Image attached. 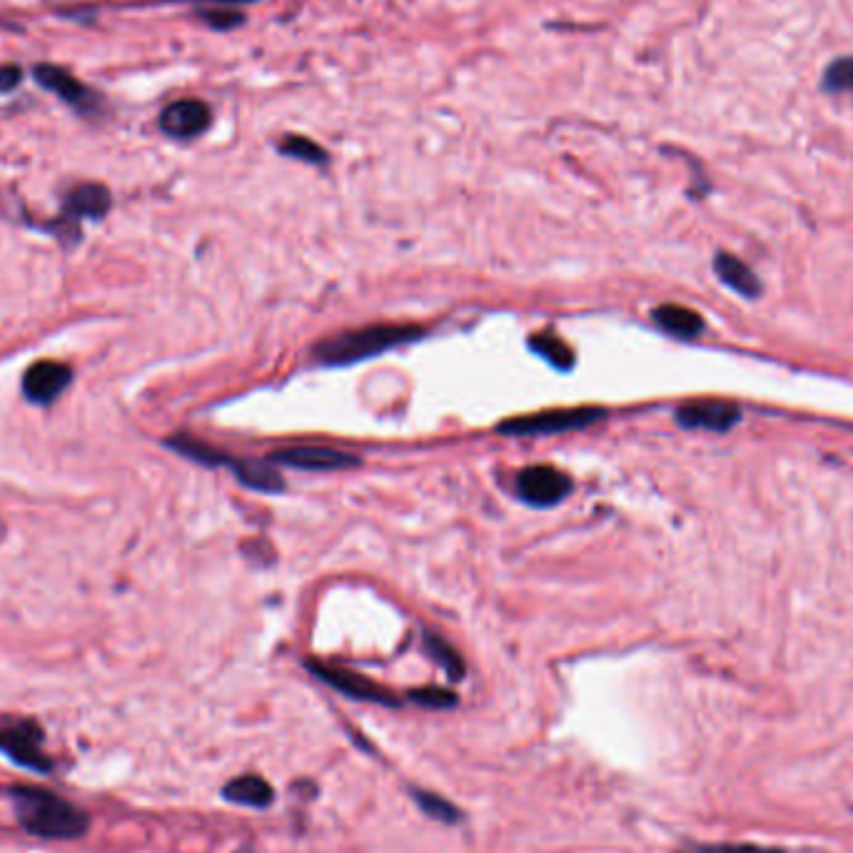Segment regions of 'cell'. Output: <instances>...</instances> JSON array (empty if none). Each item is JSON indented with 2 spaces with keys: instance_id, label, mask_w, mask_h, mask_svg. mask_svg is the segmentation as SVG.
I'll use <instances>...</instances> for the list:
<instances>
[{
  "instance_id": "cell-1",
  "label": "cell",
  "mask_w": 853,
  "mask_h": 853,
  "mask_svg": "<svg viewBox=\"0 0 853 853\" xmlns=\"http://www.w3.org/2000/svg\"><path fill=\"white\" fill-rule=\"evenodd\" d=\"M425 330L419 325H367L325 337L315 345L313 359L323 367H345L373 359L377 355L419 340Z\"/></svg>"
},
{
  "instance_id": "cell-2",
  "label": "cell",
  "mask_w": 853,
  "mask_h": 853,
  "mask_svg": "<svg viewBox=\"0 0 853 853\" xmlns=\"http://www.w3.org/2000/svg\"><path fill=\"white\" fill-rule=\"evenodd\" d=\"M16 816L26 831L40 839H80L88 831V816L76 809L70 801L50 794L46 788L36 786H13L10 788Z\"/></svg>"
},
{
  "instance_id": "cell-3",
  "label": "cell",
  "mask_w": 853,
  "mask_h": 853,
  "mask_svg": "<svg viewBox=\"0 0 853 853\" xmlns=\"http://www.w3.org/2000/svg\"><path fill=\"white\" fill-rule=\"evenodd\" d=\"M602 407H574V409H547V413L524 415L502 423L497 427L499 435L509 437H537V435H559V432H574L592 427L604 419Z\"/></svg>"
},
{
  "instance_id": "cell-4",
  "label": "cell",
  "mask_w": 853,
  "mask_h": 853,
  "mask_svg": "<svg viewBox=\"0 0 853 853\" xmlns=\"http://www.w3.org/2000/svg\"><path fill=\"white\" fill-rule=\"evenodd\" d=\"M0 752L30 771H50L53 762L43 752V728L30 718H18L0 726Z\"/></svg>"
},
{
  "instance_id": "cell-5",
  "label": "cell",
  "mask_w": 853,
  "mask_h": 853,
  "mask_svg": "<svg viewBox=\"0 0 853 853\" xmlns=\"http://www.w3.org/2000/svg\"><path fill=\"white\" fill-rule=\"evenodd\" d=\"M514 489L532 507H554L572 492V477L552 465H532L519 472Z\"/></svg>"
},
{
  "instance_id": "cell-6",
  "label": "cell",
  "mask_w": 853,
  "mask_h": 853,
  "mask_svg": "<svg viewBox=\"0 0 853 853\" xmlns=\"http://www.w3.org/2000/svg\"><path fill=\"white\" fill-rule=\"evenodd\" d=\"M272 465L292 467V469H307V472H340L353 469L359 465V457L349 455V452L335 449V447H320V445H297L272 452L270 457Z\"/></svg>"
},
{
  "instance_id": "cell-7",
  "label": "cell",
  "mask_w": 853,
  "mask_h": 853,
  "mask_svg": "<svg viewBox=\"0 0 853 853\" xmlns=\"http://www.w3.org/2000/svg\"><path fill=\"white\" fill-rule=\"evenodd\" d=\"M307 666H310V672L317 676V680L330 684L333 688H337V692L349 698H359V702H373L383 706H397V698L389 694L385 686L367 680V676L363 674L340 669V666L323 664V662H307Z\"/></svg>"
},
{
  "instance_id": "cell-8",
  "label": "cell",
  "mask_w": 853,
  "mask_h": 853,
  "mask_svg": "<svg viewBox=\"0 0 853 853\" xmlns=\"http://www.w3.org/2000/svg\"><path fill=\"white\" fill-rule=\"evenodd\" d=\"M33 78L40 88H46L48 92H53L63 102H68L70 108H76L80 112H96L100 106V96H96L88 86L80 83V80L68 73L66 68L53 66V63H38L33 68Z\"/></svg>"
},
{
  "instance_id": "cell-9",
  "label": "cell",
  "mask_w": 853,
  "mask_h": 853,
  "mask_svg": "<svg viewBox=\"0 0 853 853\" xmlns=\"http://www.w3.org/2000/svg\"><path fill=\"white\" fill-rule=\"evenodd\" d=\"M212 112L198 98L175 100L160 112V130L175 140H192L210 128Z\"/></svg>"
},
{
  "instance_id": "cell-10",
  "label": "cell",
  "mask_w": 853,
  "mask_h": 853,
  "mask_svg": "<svg viewBox=\"0 0 853 853\" xmlns=\"http://www.w3.org/2000/svg\"><path fill=\"white\" fill-rule=\"evenodd\" d=\"M738 419H742V409L724 399H694L676 409V423L684 429L728 432Z\"/></svg>"
},
{
  "instance_id": "cell-11",
  "label": "cell",
  "mask_w": 853,
  "mask_h": 853,
  "mask_svg": "<svg viewBox=\"0 0 853 853\" xmlns=\"http://www.w3.org/2000/svg\"><path fill=\"white\" fill-rule=\"evenodd\" d=\"M73 373L60 363H36L23 375V395L36 405H50L70 385Z\"/></svg>"
},
{
  "instance_id": "cell-12",
  "label": "cell",
  "mask_w": 853,
  "mask_h": 853,
  "mask_svg": "<svg viewBox=\"0 0 853 853\" xmlns=\"http://www.w3.org/2000/svg\"><path fill=\"white\" fill-rule=\"evenodd\" d=\"M232 472L235 477H238L245 487L250 489H257V492H267V495H280V492L285 489V479L280 472L275 469V465L270 459H232L228 457V462H225Z\"/></svg>"
},
{
  "instance_id": "cell-13",
  "label": "cell",
  "mask_w": 853,
  "mask_h": 853,
  "mask_svg": "<svg viewBox=\"0 0 853 853\" xmlns=\"http://www.w3.org/2000/svg\"><path fill=\"white\" fill-rule=\"evenodd\" d=\"M656 327L662 333L680 337V340H694L704 333V317L696 310H688L684 305H662L652 313Z\"/></svg>"
},
{
  "instance_id": "cell-14",
  "label": "cell",
  "mask_w": 853,
  "mask_h": 853,
  "mask_svg": "<svg viewBox=\"0 0 853 853\" xmlns=\"http://www.w3.org/2000/svg\"><path fill=\"white\" fill-rule=\"evenodd\" d=\"M110 202H112V198H110V190L106 188V185L86 182L66 198V215L70 220L102 218V215L110 210Z\"/></svg>"
},
{
  "instance_id": "cell-15",
  "label": "cell",
  "mask_w": 853,
  "mask_h": 853,
  "mask_svg": "<svg viewBox=\"0 0 853 853\" xmlns=\"http://www.w3.org/2000/svg\"><path fill=\"white\" fill-rule=\"evenodd\" d=\"M714 270L718 275V280H722L726 287H732V290L738 295L756 297L758 292H762V282H758V277L748 270V265L744 260H738V257L734 255L718 252L714 260Z\"/></svg>"
},
{
  "instance_id": "cell-16",
  "label": "cell",
  "mask_w": 853,
  "mask_h": 853,
  "mask_svg": "<svg viewBox=\"0 0 853 853\" xmlns=\"http://www.w3.org/2000/svg\"><path fill=\"white\" fill-rule=\"evenodd\" d=\"M222 794L225 799L232 801V804H240V806L265 809L267 804H272V786L255 774L230 781Z\"/></svg>"
},
{
  "instance_id": "cell-17",
  "label": "cell",
  "mask_w": 853,
  "mask_h": 853,
  "mask_svg": "<svg viewBox=\"0 0 853 853\" xmlns=\"http://www.w3.org/2000/svg\"><path fill=\"white\" fill-rule=\"evenodd\" d=\"M529 347L532 353H537L542 359H547L552 367L557 369H572L574 365V353L572 347L559 340L554 333H539L529 337Z\"/></svg>"
},
{
  "instance_id": "cell-18",
  "label": "cell",
  "mask_w": 853,
  "mask_h": 853,
  "mask_svg": "<svg viewBox=\"0 0 853 853\" xmlns=\"http://www.w3.org/2000/svg\"><path fill=\"white\" fill-rule=\"evenodd\" d=\"M425 644H427V652H429L432 659H435L442 669L447 672L449 680H462V676H465V662H462V656L455 652V646L447 644L437 634H427Z\"/></svg>"
},
{
  "instance_id": "cell-19",
  "label": "cell",
  "mask_w": 853,
  "mask_h": 853,
  "mask_svg": "<svg viewBox=\"0 0 853 853\" xmlns=\"http://www.w3.org/2000/svg\"><path fill=\"white\" fill-rule=\"evenodd\" d=\"M280 152L287 158L310 162V166H325L327 152L315 140L302 136H285L280 142Z\"/></svg>"
},
{
  "instance_id": "cell-20",
  "label": "cell",
  "mask_w": 853,
  "mask_h": 853,
  "mask_svg": "<svg viewBox=\"0 0 853 853\" xmlns=\"http://www.w3.org/2000/svg\"><path fill=\"white\" fill-rule=\"evenodd\" d=\"M824 88L831 92H853V58H841L829 66L824 76Z\"/></svg>"
},
{
  "instance_id": "cell-21",
  "label": "cell",
  "mask_w": 853,
  "mask_h": 853,
  "mask_svg": "<svg viewBox=\"0 0 853 853\" xmlns=\"http://www.w3.org/2000/svg\"><path fill=\"white\" fill-rule=\"evenodd\" d=\"M409 698H413L415 704L427 706V708H452L457 704L455 692H449V688H442V686L415 688V692H409Z\"/></svg>"
},
{
  "instance_id": "cell-22",
  "label": "cell",
  "mask_w": 853,
  "mask_h": 853,
  "mask_svg": "<svg viewBox=\"0 0 853 853\" xmlns=\"http://www.w3.org/2000/svg\"><path fill=\"white\" fill-rule=\"evenodd\" d=\"M417 804L427 811V816H435L439 821H457L459 816L455 806L435 794H417Z\"/></svg>"
},
{
  "instance_id": "cell-23",
  "label": "cell",
  "mask_w": 853,
  "mask_h": 853,
  "mask_svg": "<svg viewBox=\"0 0 853 853\" xmlns=\"http://www.w3.org/2000/svg\"><path fill=\"white\" fill-rule=\"evenodd\" d=\"M20 83H23V70L10 63L0 66V96H3V92H13Z\"/></svg>"
},
{
  "instance_id": "cell-24",
  "label": "cell",
  "mask_w": 853,
  "mask_h": 853,
  "mask_svg": "<svg viewBox=\"0 0 853 853\" xmlns=\"http://www.w3.org/2000/svg\"><path fill=\"white\" fill-rule=\"evenodd\" d=\"M202 18L208 20L212 28H220V30H228L242 23L240 13H222V10H210V13H202Z\"/></svg>"
},
{
  "instance_id": "cell-25",
  "label": "cell",
  "mask_w": 853,
  "mask_h": 853,
  "mask_svg": "<svg viewBox=\"0 0 853 853\" xmlns=\"http://www.w3.org/2000/svg\"><path fill=\"white\" fill-rule=\"evenodd\" d=\"M702 853H781V851L752 846V844H724V846H706L702 849Z\"/></svg>"
},
{
  "instance_id": "cell-26",
  "label": "cell",
  "mask_w": 853,
  "mask_h": 853,
  "mask_svg": "<svg viewBox=\"0 0 853 853\" xmlns=\"http://www.w3.org/2000/svg\"><path fill=\"white\" fill-rule=\"evenodd\" d=\"M200 3H220V6H235V3H257V0H200Z\"/></svg>"
},
{
  "instance_id": "cell-27",
  "label": "cell",
  "mask_w": 853,
  "mask_h": 853,
  "mask_svg": "<svg viewBox=\"0 0 853 853\" xmlns=\"http://www.w3.org/2000/svg\"><path fill=\"white\" fill-rule=\"evenodd\" d=\"M240 853H250V851H240Z\"/></svg>"
}]
</instances>
